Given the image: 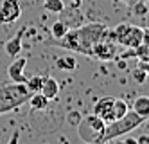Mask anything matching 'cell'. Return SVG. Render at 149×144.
I'll list each match as a JSON object with an SVG mask.
<instances>
[{"mask_svg": "<svg viewBox=\"0 0 149 144\" xmlns=\"http://www.w3.org/2000/svg\"><path fill=\"white\" fill-rule=\"evenodd\" d=\"M22 16V7L18 0H2L0 4V24L7 25Z\"/></svg>", "mask_w": 149, "mask_h": 144, "instance_id": "8992f818", "label": "cell"}, {"mask_svg": "<svg viewBox=\"0 0 149 144\" xmlns=\"http://www.w3.org/2000/svg\"><path fill=\"white\" fill-rule=\"evenodd\" d=\"M135 140H136V144H149V133H142V135H138Z\"/></svg>", "mask_w": 149, "mask_h": 144, "instance_id": "44dd1931", "label": "cell"}, {"mask_svg": "<svg viewBox=\"0 0 149 144\" xmlns=\"http://www.w3.org/2000/svg\"><path fill=\"white\" fill-rule=\"evenodd\" d=\"M25 65H27V58H13V61L9 63L7 67V76L9 79L15 81V83H25L27 81V76L25 72Z\"/></svg>", "mask_w": 149, "mask_h": 144, "instance_id": "ba28073f", "label": "cell"}, {"mask_svg": "<svg viewBox=\"0 0 149 144\" xmlns=\"http://www.w3.org/2000/svg\"><path fill=\"white\" fill-rule=\"evenodd\" d=\"M113 101L115 97H101L93 105V114L99 115L106 124L115 121V112H113Z\"/></svg>", "mask_w": 149, "mask_h": 144, "instance_id": "52a82bcc", "label": "cell"}, {"mask_svg": "<svg viewBox=\"0 0 149 144\" xmlns=\"http://www.w3.org/2000/svg\"><path fill=\"white\" fill-rule=\"evenodd\" d=\"M104 131H106V123L93 112L90 115H84L77 123V135L86 144H101Z\"/></svg>", "mask_w": 149, "mask_h": 144, "instance_id": "277c9868", "label": "cell"}, {"mask_svg": "<svg viewBox=\"0 0 149 144\" xmlns=\"http://www.w3.org/2000/svg\"><path fill=\"white\" fill-rule=\"evenodd\" d=\"M68 29H70V27H68L63 20H58V22H54V24H52L50 34H52V38H54V40H59L61 36H65L67 32H68Z\"/></svg>", "mask_w": 149, "mask_h": 144, "instance_id": "9a60e30c", "label": "cell"}, {"mask_svg": "<svg viewBox=\"0 0 149 144\" xmlns=\"http://www.w3.org/2000/svg\"><path fill=\"white\" fill-rule=\"evenodd\" d=\"M136 58L138 61H149V45H146V43H140L138 47L135 49H130L127 52L124 54H119V58Z\"/></svg>", "mask_w": 149, "mask_h": 144, "instance_id": "8fae6325", "label": "cell"}, {"mask_svg": "<svg viewBox=\"0 0 149 144\" xmlns=\"http://www.w3.org/2000/svg\"><path fill=\"white\" fill-rule=\"evenodd\" d=\"M120 2H124L126 6H130V7H131V6H135L136 2H140V0H120Z\"/></svg>", "mask_w": 149, "mask_h": 144, "instance_id": "cb8c5ba5", "label": "cell"}, {"mask_svg": "<svg viewBox=\"0 0 149 144\" xmlns=\"http://www.w3.org/2000/svg\"><path fill=\"white\" fill-rule=\"evenodd\" d=\"M131 7H135V13H136V16H144L146 13H147V6L144 4V0H140V2H136L135 6H131Z\"/></svg>", "mask_w": 149, "mask_h": 144, "instance_id": "d6986e66", "label": "cell"}, {"mask_svg": "<svg viewBox=\"0 0 149 144\" xmlns=\"http://www.w3.org/2000/svg\"><path fill=\"white\" fill-rule=\"evenodd\" d=\"M133 112H136L138 115H142L146 121L149 119V97L147 96H140L133 101V106H131Z\"/></svg>", "mask_w": 149, "mask_h": 144, "instance_id": "7c38bea8", "label": "cell"}, {"mask_svg": "<svg viewBox=\"0 0 149 144\" xmlns=\"http://www.w3.org/2000/svg\"><path fill=\"white\" fill-rule=\"evenodd\" d=\"M142 43L149 45V27H142Z\"/></svg>", "mask_w": 149, "mask_h": 144, "instance_id": "7402d4cb", "label": "cell"}, {"mask_svg": "<svg viewBox=\"0 0 149 144\" xmlns=\"http://www.w3.org/2000/svg\"><path fill=\"white\" fill-rule=\"evenodd\" d=\"M144 123H146V119L142 115H138L133 110H127L126 115H122L120 119H115L110 124H106V131H104L101 142H110V140H115V139H120L127 133H131L138 126H142Z\"/></svg>", "mask_w": 149, "mask_h": 144, "instance_id": "3957f363", "label": "cell"}, {"mask_svg": "<svg viewBox=\"0 0 149 144\" xmlns=\"http://www.w3.org/2000/svg\"><path fill=\"white\" fill-rule=\"evenodd\" d=\"M56 67H58L59 70L72 72V70H76V67H77V60L74 58V56H63V58H58V60H56Z\"/></svg>", "mask_w": 149, "mask_h": 144, "instance_id": "5bb4252c", "label": "cell"}, {"mask_svg": "<svg viewBox=\"0 0 149 144\" xmlns=\"http://www.w3.org/2000/svg\"><path fill=\"white\" fill-rule=\"evenodd\" d=\"M138 69H142L146 74H149V61H138Z\"/></svg>", "mask_w": 149, "mask_h": 144, "instance_id": "603a6c76", "label": "cell"}, {"mask_svg": "<svg viewBox=\"0 0 149 144\" xmlns=\"http://www.w3.org/2000/svg\"><path fill=\"white\" fill-rule=\"evenodd\" d=\"M43 79L45 77L43 76H40V74H36V76H33V77H29V79L25 81V85H27V88L31 92H40L41 90V85H43Z\"/></svg>", "mask_w": 149, "mask_h": 144, "instance_id": "ac0fdd59", "label": "cell"}, {"mask_svg": "<svg viewBox=\"0 0 149 144\" xmlns=\"http://www.w3.org/2000/svg\"><path fill=\"white\" fill-rule=\"evenodd\" d=\"M146 77H147V74H146L142 69H135V70H133V79H135L136 83L142 85V83L146 81Z\"/></svg>", "mask_w": 149, "mask_h": 144, "instance_id": "ffe728a7", "label": "cell"}, {"mask_svg": "<svg viewBox=\"0 0 149 144\" xmlns=\"http://www.w3.org/2000/svg\"><path fill=\"white\" fill-rule=\"evenodd\" d=\"M31 92L25 83H7L0 86V115H4L7 112L20 108L22 105H25L31 97Z\"/></svg>", "mask_w": 149, "mask_h": 144, "instance_id": "7a4b0ae2", "label": "cell"}, {"mask_svg": "<svg viewBox=\"0 0 149 144\" xmlns=\"http://www.w3.org/2000/svg\"><path fill=\"white\" fill-rule=\"evenodd\" d=\"M43 9L49 13L61 15L65 11V4H63V0H43Z\"/></svg>", "mask_w": 149, "mask_h": 144, "instance_id": "2e32d148", "label": "cell"}, {"mask_svg": "<svg viewBox=\"0 0 149 144\" xmlns=\"http://www.w3.org/2000/svg\"><path fill=\"white\" fill-rule=\"evenodd\" d=\"M106 25L99 24V22H92V24L81 25V27H74L72 31L68 29V32L65 36H61L59 40H54L50 45H56L61 49H67L72 52H79V54H92V47L95 41H99L104 36Z\"/></svg>", "mask_w": 149, "mask_h": 144, "instance_id": "6da1fadb", "label": "cell"}, {"mask_svg": "<svg viewBox=\"0 0 149 144\" xmlns=\"http://www.w3.org/2000/svg\"><path fill=\"white\" fill-rule=\"evenodd\" d=\"M27 103L31 105V108H33V110H43L49 105V99L41 94V92H34V94H31V97H29Z\"/></svg>", "mask_w": 149, "mask_h": 144, "instance_id": "4fadbf2b", "label": "cell"}, {"mask_svg": "<svg viewBox=\"0 0 149 144\" xmlns=\"http://www.w3.org/2000/svg\"><path fill=\"white\" fill-rule=\"evenodd\" d=\"M127 110H130V105H127L124 99H117L113 101V112H115V119H120L122 115L127 114Z\"/></svg>", "mask_w": 149, "mask_h": 144, "instance_id": "e0dca14e", "label": "cell"}, {"mask_svg": "<svg viewBox=\"0 0 149 144\" xmlns=\"http://www.w3.org/2000/svg\"><path fill=\"white\" fill-rule=\"evenodd\" d=\"M25 29L27 27H24V29H20L16 34L9 40L6 45H4V49H6V52H7V56H11V58H16L18 54H20V51H22V36H24V32H25Z\"/></svg>", "mask_w": 149, "mask_h": 144, "instance_id": "9c48e42d", "label": "cell"}, {"mask_svg": "<svg viewBox=\"0 0 149 144\" xmlns=\"http://www.w3.org/2000/svg\"><path fill=\"white\" fill-rule=\"evenodd\" d=\"M41 94H43L49 101H52V99H56L58 96H59V83H58V79H54L52 76H49V77H45L43 79V85H41V90H40Z\"/></svg>", "mask_w": 149, "mask_h": 144, "instance_id": "30bf717a", "label": "cell"}, {"mask_svg": "<svg viewBox=\"0 0 149 144\" xmlns=\"http://www.w3.org/2000/svg\"><path fill=\"white\" fill-rule=\"evenodd\" d=\"M81 2H83V0H70L72 7H81Z\"/></svg>", "mask_w": 149, "mask_h": 144, "instance_id": "d4e9b609", "label": "cell"}, {"mask_svg": "<svg viewBox=\"0 0 149 144\" xmlns=\"http://www.w3.org/2000/svg\"><path fill=\"white\" fill-rule=\"evenodd\" d=\"M90 58L101 60V61H113V60H119V43H115V41H111V40H108V38L102 36L99 41L93 43Z\"/></svg>", "mask_w": 149, "mask_h": 144, "instance_id": "5b68a950", "label": "cell"}]
</instances>
